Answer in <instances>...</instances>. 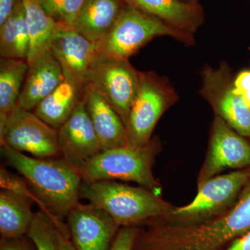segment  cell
Masks as SVG:
<instances>
[{
  "mask_svg": "<svg viewBox=\"0 0 250 250\" xmlns=\"http://www.w3.org/2000/svg\"><path fill=\"white\" fill-rule=\"evenodd\" d=\"M140 229L134 250H225L250 231V180L238 202L225 214L192 225H177L163 218Z\"/></svg>",
  "mask_w": 250,
  "mask_h": 250,
  "instance_id": "obj_1",
  "label": "cell"
},
{
  "mask_svg": "<svg viewBox=\"0 0 250 250\" xmlns=\"http://www.w3.org/2000/svg\"><path fill=\"white\" fill-rule=\"evenodd\" d=\"M1 154L26 179L36 203L54 218L64 221L80 203L83 180L78 168L63 158L39 159L5 145L1 146Z\"/></svg>",
  "mask_w": 250,
  "mask_h": 250,
  "instance_id": "obj_2",
  "label": "cell"
},
{
  "mask_svg": "<svg viewBox=\"0 0 250 250\" xmlns=\"http://www.w3.org/2000/svg\"><path fill=\"white\" fill-rule=\"evenodd\" d=\"M103 208L121 227L136 226L167 216L174 206L146 188L114 180L82 182L80 199Z\"/></svg>",
  "mask_w": 250,
  "mask_h": 250,
  "instance_id": "obj_3",
  "label": "cell"
},
{
  "mask_svg": "<svg viewBox=\"0 0 250 250\" xmlns=\"http://www.w3.org/2000/svg\"><path fill=\"white\" fill-rule=\"evenodd\" d=\"M161 149V140L155 136L143 147L125 146L103 150L77 168L83 182L119 179L135 182L161 195L162 186L153 174L156 156Z\"/></svg>",
  "mask_w": 250,
  "mask_h": 250,
  "instance_id": "obj_4",
  "label": "cell"
},
{
  "mask_svg": "<svg viewBox=\"0 0 250 250\" xmlns=\"http://www.w3.org/2000/svg\"><path fill=\"white\" fill-rule=\"evenodd\" d=\"M159 36H169L186 45L195 43L194 35L174 29L159 18L125 3L111 30L97 44L100 53L129 60Z\"/></svg>",
  "mask_w": 250,
  "mask_h": 250,
  "instance_id": "obj_5",
  "label": "cell"
},
{
  "mask_svg": "<svg viewBox=\"0 0 250 250\" xmlns=\"http://www.w3.org/2000/svg\"><path fill=\"white\" fill-rule=\"evenodd\" d=\"M250 180V168L218 174L197 187L191 202L174 206L170 214L163 218L177 225H192L225 214L236 205Z\"/></svg>",
  "mask_w": 250,
  "mask_h": 250,
  "instance_id": "obj_6",
  "label": "cell"
},
{
  "mask_svg": "<svg viewBox=\"0 0 250 250\" xmlns=\"http://www.w3.org/2000/svg\"><path fill=\"white\" fill-rule=\"evenodd\" d=\"M178 100L166 78L153 71L141 72L139 92L125 124L126 146L141 147L149 143L161 116Z\"/></svg>",
  "mask_w": 250,
  "mask_h": 250,
  "instance_id": "obj_7",
  "label": "cell"
},
{
  "mask_svg": "<svg viewBox=\"0 0 250 250\" xmlns=\"http://www.w3.org/2000/svg\"><path fill=\"white\" fill-rule=\"evenodd\" d=\"M141 74L127 59L100 52L88 72L87 83L106 99L125 126L139 92Z\"/></svg>",
  "mask_w": 250,
  "mask_h": 250,
  "instance_id": "obj_8",
  "label": "cell"
},
{
  "mask_svg": "<svg viewBox=\"0 0 250 250\" xmlns=\"http://www.w3.org/2000/svg\"><path fill=\"white\" fill-rule=\"evenodd\" d=\"M0 142L20 152L39 159L62 157L58 131L33 111L18 106L0 126Z\"/></svg>",
  "mask_w": 250,
  "mask_h": 250,
  "instance_id": "obj_9",
  "label": "cell"
},
{
  "mask_svg": "<svg viewBox=\"0 0 250 250\" xmlns=\"http://www.w3.org/2000/svg\"><path fill=\"white\" fill-rule=\"evenodd\" d=\"M231 69L226 62L217 68L205 66L202 72L200 94L223 119L238 134L250 139V108L233 87Z\"/></svg>",
  "mask_w": 250,
  "mask_h": 250,
  "instance_id": "obj_10",
  "label": "cell"
},
{
  "mask_svg": "<svg viewBox=\"0 0 250 250\" xmlns=\"http://www.w3.org/2000/svg\"><path fill=\"white\" fill-rule=\"evenodd\" d=\"M250 168V141L215 116L210 126L208 146L197 176V187L228 169Z\"/></svg>",
  "mask_w": 250,
  "mask_h": 250,
  "instance_id": "obj_11",
  "label": "cell"
},
{
  "mask_svg": "<svg viewBox=\"0 0 250 250\" xmlns=\"http://www.w3.org/2000/svg\"><path fill=\"white\" fill-rule=\"evenodd\" d=\"M76 250H109L121 227L103 208L79 203L66 218Z\"/></svg>",
  "mask_w": 250,
  "mask_h": 250,
  "instance_id": "obj_12",
  "label": "cell"
},
{
  "mask_svg": "<svg viewBox=\"0 0 250 250\" xmlns=\"http://www.w3.org/2000/svg\"><path fill=\"white\" fill-rule=\"evenodd\" d=\"M49 50L60 64L64 77L86 85L88 72L100 54L98 44L72 28L59 27L51 40Z\"/></svg>",
  "mask_w": 250,
  "mask_h": 250,
  "instance_id": "obj_13",
  "label": "cell"
},
{
  "mask_svg": "<svg viewBox=\"0 0 250 250\" xmlns=\"http://www.w3.org/2000/svg\"><path fill=\"white\" fill-rule=\"evenodd\" d=\"M57 131L62 157L75 167H78L103 151L85 111L84 101Z\"/></svg>",
  "mask_w": 250,
  "mask_h": 250,
  "instance_id": "obj_14",
  "label": "cell"
},
{
  "mask_svg": "<svg viewBox=\"0 0 250 250\" xmlns=\"http://www.w3.org/2000/svg\"><path fill=\"white\" fill-rule=\"evenodd\" d=\"M28 63L29 67L18 104L24 109L34 111L62 83L64 75L60 64L49 49Z\"/></svg>",
  "mask_w": 250,
  "mask_h": 250,
  "instance_id": "obj_15",
  "label": "cell"
},
{
  "mask_svg": "<svg viewBox=\"0 0 250 250\" xmlns=\"http://www.w3.org/2000/svg\"><path fill=\"white\" fill-rule=\"evenodd\" d=\"M126 4L159 18L174 29L194 35L205 22L203 8L199 3L182 0H123Z\"/></svg>",
  "mask_w": 250,
  "mask_h": 250,
  "instance_id": "obj_16",
  "label": "cell"
},
{
  "mask_svg": "<svg viewBox=\"0 0 250 250\" xmlns=\"http://www.w3.org/2000/svg\"><path fill=\"white\" fill-rule=\"evenodd\" d=\"M83 101L103 150L126 146V128L121 118L100 92L88 83Z\"/></svg>",
  "mask_w": 250,
  "mask_h": 250,
  "instance_id": "obj_17",
  "label": "cell"
},
{
  "mask_svg": "<svg viewBox=\"0 0 250 250\" xmlns=\"http://www.w3.org/2000/svg\"><path fill=\"white\" fill-rule=\"evenodd\" d=\"M85 85L64 77L47 98L34 108V113L49 126L58 130L84 100Z\"/></svg>",
  "mask_w": 250,
  "mask_h": 250,
  "instance_id": "obj_18",
  "label": "cell"
},
{
  "mask_svg": "<svg viewBox=\"0 0 250 250\" xmlns=\"http://www.w3.org/2000/svg\"><path fill=\"white\" fill-rule=\"evenodd\" d=\"M125 4L123 0H86L72 29L98 43L111 30Z\"/></svg>",
  "mask_w": 250,
  "mask_h": 250,
  "instance_id": "obj_19",
  "label": "cell"
},
{
  "mask_svg": "<svg viewBox=\"0 0 250 250\" xmlns=\"http://www.w3.org/2000/svg\"><path fill=\"white\" fill-rule=\"evenodd\" d=\"M34 200L2 190L0 192V234L1 238H19L27 236L34 214Z\"/></svg>",
  "mask_w": 250,
  "mask_h": 250,
  "instance_id": "obj_20",
  "label": "cell"
},
{
  "mask_svg": "<svg viewBox=\"0 0 250 250\" xmlns=\"http://www.w3.org/2000/svg\"><path fill=\"white\" fill-rule=\"evenodd\" d=\"M29 67L27 60L1 58L0 60V126L18 106Z\"/></svg>",
  "mask_w": 250,
  "mask_h": 250,
  "instance_id": "obj_21",
  "label": "cell"
},
{
  "mask_svg": "<svg viewBox=\"0 0 250 250\" xmlns=\"http://www.w3.org/2000/svg\"><path fill=\"white\" fill-rule=\"evenodd\" d=\"M24 17L30 36L27 62L49 49L51 40L59 26L42 7L40 0H22Z\"/></svg>",
  "mask_w": 250,
  "mask_h": 250,
  "instance_id": "obj_22",
  "label": "cell"
},
{
  "mask_svg": "<svg viewBox=\"0 0 250 250\" xmlns=\"http://www.w3.org/2000/svg\"><path fill=\"white\" fill-rule=\"evenodd\" d=\"M29 47L30 36L22 1L11 17L0 26V57L27 61Z\"/></svg>",
  "mask_w": 250,
  "mask_h": 250,
  "instance_id": "obj_23",
  "label": "cell"
},
{
  "mask_svg": "<svg viewBox=\"0 0 250 250\" xmlns=\"http://www.w3.org/2000/svg\"><path fill=\"white\" fill-rule=\"evenodd\" d=\"M27 236L35 250H62L55 218L41 209L34 214Z\"/></svg>",
  "mask_w": 250,
  "mask_h": 250,
  "instance_id": "obj_24",
  "label": "cell"
},
{
  "mask_svg": "<svg viewBox=\"0 0 250 250\" xmlns=\"http://www.w3.org/2000/svg\"><path fill=\"white\" fill-rule=\"evenodd\" d=\"M86 0H40L42 7L59 27L73 28Z\"/></svg>",
  "mask_w": 250,
  "mask_h": 250,
  "instance_id": "obj_25",
  "label": "cell"
},
{
  "mask_svg": "<svg viewBox=\"0 0 250 250\" xmlns=\"http://www.w3.org/2000/svg\"><path fill=\"white\" fill-rule=\"evenodd\" d=\"M0 187L2 190L29 197L35 202V198L26 179L22 176L20 177L10 172L2 165L0 167Z\"/></svg>",
  "mask_w": 250,
  "mask_h": 250,
  "instance_id": "obj_26",
  "label": "cell"
},
{
  "mask_svg": "<svg viewBox=\"0 0 250 250\" xmlns=\"http://www.w3.org/2000/svg\"><path fill=\"white\" fill-rule=\"evenodd\" d=\"M139 231L136 226L121 227L109 250H134Z\"/></svg>",
  "mask_w": 250,
  "mask_h": 250,
  "instance_id": "obj_27",
  "label": "cell"
},
{
  "mask_svg": "<svg viewBox=\"0 0 250 250\" xmlns=\"http://www.w3.org/2000/svg\"><path fill=\"white\" fill-rule=\"evenodd\" d=\"M0 250H35V246L27 236L19 238H1Z\"/></svg>",
  "mask_w": 250,
  "mask_h": 250,
  "instance_id": "obj_28",
  "label": "cell"
},
{
  "mask_svg": "<svg viewBox=\"0 0 250 250\" xmlns=\"http://www.w3.org/2000/svg\"><path fill=\"white\" fill-rule=\"evenodd\" d=\"M56 224L58 229L59 240L62 250H76L70 238V233L66 223L63 220L55 218Z\"/></svg>",
  "mask_w": 250,
  "mask_h": 250,
  "instance_id": "obj_29",
  "label": "cell"
},
{
  "mask_svg": "<svg viewBox=\"0 0 250 250\" xmlns=\"http://www.w3.org/2000/svg\"><path fill=\"white\" fill-rule=\"evenodd\" d=\"M234 90L239 95L250 90V70L240 72L233 79Z\"/></svg>",
  "mask_w": 250,
  "mask_h": 250,
  "instance_id": "obj_30",
  "label": "cell"
},
{
  "mask_svg": "<svg viewBox=\"0 0 250 250\" xmlns=\"http://www.w3.org/2000/svg\"><path fill=\"white\" fill-rule=\"evenodd\" d=\"M22 0H0V26L14 14Z\"/></svg>",
  "mask_w": 250,
  "mask_h": 250,
  "instance_id": "obj_31",
  "label": "cell"
},
{
  "mask_svg": "<svg viewBox=\"0 0 250 250\" xmlns=\"http://www.w3.org/2000/svg\"><path fill=\"white\" fill-rule=\"evenodd\" d=\"M225 250H250V231L236 238Z\"/></svg>",
  "mask_w": 250,
  "mask_h": 250,
  "instance_id": "obj_32",
  "label": "cell"
},
{
  "mask_svg": "<svg viewBox=\"0 0 250 250\" xmlns=\"http://www.w3.org/2000/svg\"><path fill=\"white\" fill-rule=\"evenodd\" d=\"M182 1H187V2L199 3V0H182Z\"/></svg>",
  "mask_w": 250,
  "mask_h": 250,
  "instance_id": "obj_33",
  "label": "cell"
}]
</instances>
